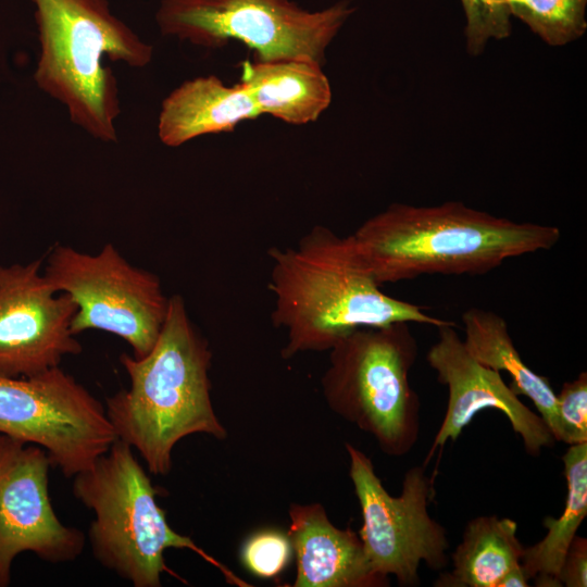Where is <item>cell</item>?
<instances>
[{
  "mask_svg": "<svg viewBox=\"0 0 587 587\" xmlns=\"http://www.w3.org/2000/svg\"><path fill=\"white\" fill-rule=\"evenodd\" d=\"M271 319L286 333L282 358L328 351L341 337L364 327L405 322L440 327L450 323L382 290L361 261L350 236L313 226L294 247L267 251Z\"/></svg>",
  "mask_w": 587,
  "mask_h": 587,
  "instance_id": "cell-1",
  "label": "cell"
},
{
  "mask_svg": "<svg viewBox=\"0 0 587 587\" xmlns=\"http://www.w3.org/2000/svg\"><path fill=\"white\" fill-rule=\"evenodd\" d=\"M349 236L361 261L384 286L422 275L486 274L509 259L550 250L561 230L448 201L391 203Z\"/></svg>",
  "mask_w": 587,
  "mask_h": 587,
  "instance_id": "cell-2",
  "label": "cell"
},
{
  "mask_svg": "<svg viewBox=\"0 0 587 587\" xmlns=\"http://www.w3.org/2000/svg\"><path fill=\"white\" fill-rule=\"evenodd\" d=\"M211 360L180 295L170 297L151 351L142 358L121 354L130 386L107 398L105 413L116 438L139 452L150 473L168 474L175 445L189 435L227 437L211 401Z\"/></svg>",
  "mask_w": 587,
  "mask_h": 587,
  "instance_id": "cell-3",
  "label": "cell"
},
{
  "mask_svg": "<svg viewBox=\"0 0 587 587\" xmlns=\"http://www.w3.org/2000/svg\"><path fill=\"white\" fill-rule=\"evenodd\" d=\"M40 52L34 78L91 137L115 142L117 79L103 58L142 68L153 47L111 11L108 0H32Z\"/></svg>",
  "mask_w": 587,
  "mask_h": 587,
  "instance_id": "cell-4",
  "label": "cell"
},
{
  "mask_svg": "<svg viewBox=\"0 0 587 587\" xmlns=\"http://www.w3.org/2000/svg\"><path fill=\"white\" fill-rule=\"evenodd\" d=\"M72 478L74 497L95 514L88 529L95 559L134 587L161 586V575L172 573L164 560L170 548L196 552L232 585L251 586L170 526L158 490L128 444L116 439Z\"/></svg>",
  "mask_w": 587,
  "mask_h": 587,
  "instance_id": "cell-5",
  "label": "cell"
},
{
  "mask_svg": "<svg viewBox=\"0 0 587 587\" xmlns=\"http://www.w3.org/2000/svg\"><path fill=\"white\" fill-rule=\"evenodd\" d=\"M321 386L328 408L401 457L420 435L421 402L410 383L419 346L410 323L355 329L329 350Z\"/></svg>",
  "mask_w": 587,
  "mask_h": 587,
  "instance_id": "cell-6",
  "label": "cell"
},
{
  "mask_svg": "<svg viewBox=\"0 0 587 587\" xmlns=\"http://www.w3.org/2000/svg\"><path fill=\"white\" fill-rule=\"evenodd\" d=\"M348 0L308 11L291 0H161L162 35L207 49L239 41L257 61L304 59L323 65L326 49L354 12Z\"/></svg>",
  "mask_w": 587,
  "mask_h": 587,
  "instance_id": "cell-7",
  "label": "cell"
},
{
  "mask_svg": "<svg viewBox=\"0 0 587 587\" xmlns=\"http://www.w3.org/2000/svg\"><path fill=\"white\" fill-rule=\"evenodd\" d=\"M42 271L52 288L77 305L74 335L98 329L126 341L135 358L151 351L170 302L158 275L130 264L111 242L95 254L55 245Z\"/></svg>",
  "mask_w": 587,
  "mask_h": 587,
  "instance_id": "cell-8",
  "label": "cell"
},
{
  "mask_svg": "<svg viewBox=\"0 0 587 587\" xmlns=\"http://www.w3.org/2000/svg\"><path fill=\"white\" fill-rule=\"evenodd\" d=\"M345 447L362 514L359 536L373 572L386 578L394 575L400 586L413 587L420 584L421 563L435 571L446 567L449 541L445 527L429 515L435 488L424 466L407 471L401 494L395 497L385 489L371 459L349 442Z\"/></svg>",
  "mask_w": 587,
  "mask_h": 587,
  "instance_id": "cell-9",
  "label": "cell"
},
{
  "mask_svg": "<svg viewBox=\"0 0 587 587\" xmlns=\"http://www.w3.org/2000/svg\"><path fill=\"white\" fill-rule=\"evenodd\" d=\"M0 434L43 448L67 478L117 439L104 405L60 366L32 377L0 375Z\"/></svg>",
  "mask_w": 587,
  "mask_h": 587,
  "instance_id": "cell-10",
  "label": "cell"
},
{
  "mask_svg": "<svg viewBox=\"0 0 587 587\" xmlns=\"http://www.w3.org/2000/svg\"><path fill=\"white\" fill-rule=\"evenodd\" d=\"M51 465L43 448L0 434V587L10 585L13 561L22 552L58 564L84 551L85 534L64 525L53 510Z\"/></svg>",
  "mask_w": 587,
  "mask_h": 587,
  "instance_id": "cell-11",
  "label": "cell"
},
{
  "mask_svg": "<svg viewBox=\"0 0 587 587\" xmlns=\"http://www.w3.org/2000/svg\"><path fill=\"white\" fill-rule=\"evenodd\" d=\"M43 258L0 264V375L32 377L83 351L72 332L73 299L43 275Z\"/></svg>",
  "mask_w": 587,
  "mask_h": 587,
  "instance_id": "cell-12",
  "label": "cell"
},
{
  "mask_svg": "<svg viewBox=\"0 0 587 587\" xmlns=\"http://www.w3.org/2000/svg\"><path fill=\"white\" fill-rule=\"evenodd\" d=\"M438 339L426 360L437 379L448 388V402L426 461L448 440H457L474 416L483 410L500 411L517 434L526 452L539 455L555 439L541 416L530 410L505 384L501 373L478 362L450 323L437 327Z\"/></svg>",
  "mask_w": 587,
  "mask_h": 587,
  "instance_id": "cell-13",
  "label": "cell"
},
{
  "mask_svg": "<svg viewBox=\"0 0 587 587\" xmlns=\"http://www.w3.org/2000/svg\"><path fill=\"white\" fill-rule=\"evenodd\" d=\"M288 537L297 560L292 587H386L366 559L359 533L336 527L321 503L289 507Z\"/></svg>",
  "mask_w": 587,
  "mask_h": 587,
  "instance_id": "cell-14",
  "label": "cell"
},
{
  "mask_svg": "<svg viewBox=\"0 0 587 587\" xmlns=\"http://www.w3.org/2000/svg\"><path fill=\"white\" fill-rule=\"evenodd\" d=\"M260 116L240 83L227 86L215 75L199 76L164 98L158 136L163 145L176 148L200 136L230 133L239 123Z\"/></svg>",
  "mask_w": 587,
  "mask_h": 587,
  "instance_id": "cell-15",
  "label": "cell"
},
{
  "mask_svg": "<svg viewBox=\"0 0 587 587\" xmlns=\"http://www.w3.org/2000/svg\"><path fill=\"white\" fill-rule=\"evenodd\" d=\"M239 83L261 116L268 114L290 125L315 122L332 101L322 65L310 60L245 61Z\"/></svg>",
  "mask_w": 587,
  "mask_h": 587,
  "instance_id": "cell-16",
  "label": "cell"
},
{
  "mask_svg": "<svg viewBox=\"0 0 587 587\" xmlns=\"http://www.w3.org/2000/svg\"><path fill=\"white\" fill-rule=\"evenodd\" d=\"M464 344L482 364L511 377L510 388L532 400L555 441L559 438L557 394L547 377L530 370L510 336L507 321L496 312L470 308L462 313Z\"/></svg>",
  "mask_w": 587,
  "mask_h": 587,
  "instance_id": "cell-17",
  "label": "cell"
},
{
  "mask_svg": "<svg viewBox=\"0 0 587 587\" xmlns=\"http://www.w3.org/2000/svg\"><path fill=\"white\" fill-rule=\"evenodd\" d=\"M516 523L508 517L482 515L471 520L452 553L451 572L441 573L437 587H499L521 565L524 547Z\"/></svg>",
  "mask_w": 587,
  "mask_h": 587,
  "instance_id": "cell-18",
  "label": "cell"
},
{
  "mask_svg": "<svg viewBox=\"0 0 587 587\" xmlns=\"http://www.w3.org/2000/svg\"><path fill=\"white\" fill-rule=\"evenodd\" d=\"M566 499L560 516H547L546 536L524 548L521 565L528 578L540 587H560L559 573L573 539L587 515V442L572 445L563 458Z\"/></svg>",
  "mask_w": 587,
  "mask_h": 587,
  "instance_id": "cell-19",
  "label": "cell"
},
{
  "mask_svg": "<svg viewBox=\"0 0 587 587\" xmlns=\"http://www.w3.org/2000/svg\"><path fill=\"white\" fill-rule=\"evenodd\" d=\"M511 15L550 46H564L587 29V0H505Z\"/></svg>",
  "mask_w": 587,
  "mask_h": 587,
  "instance_id": "cell-20",
  "label": "cell"
},
{
  "mask_svg": "<svg viewBox=\"0 0 587 587\" xmlns=\"http://www.w3.org/2000/svg\"><path fill=\"white\" fill-rule=\"evenodd\" d=\"M466 18L469 53L483 52L490 39H504L511 33V13L505 0H460Z\"/></svg>",
  "mask_w": 587,
  "mask_h": 587,
  "instance_id": "cell-21",
  "label": "cell"
},
{
  "mask_svg": "<svg viewBox=\"0 0 587 587\" xmlns=\"http://www.w3.org/2000/svg\"><path fill=\"white\" fill-rule=\"evenodd\" d=\"M291 542L287 534L277 529H263L251 535L241 549V561L253 575L273 578L288 565Z\"/></svg>",
  "mask_w": 587,
  "mask_h": 587,
  "instance_id": "cell-22",
  "label": "cell"
},
{
  "mask_svg": "<svg viewBox=\"0 0 587 587\" xmlns=\"http://www.w3.org/2000/svg\"><path fill=\"white\" fill-rule=\"evenodd\" d=\"M558 441L569 446L587 442V373L565 382L557 394Z\"/></svg>",
  "mask_w": 587,
  "mask_h": 587,
  "instance_id": "cell-23",
  "label": "cell"
},
{
  "mask_svg": "<svg viewBox=\"0 0 587 587\" xmlns=\"http://www.w3.org/2000/svg\"><path fill=\"white\" fill-rule=\"evenodd\" d=\"M559 580L566 587L587 586V539L575 536L562 562Z\"/></svg>",
  "mask_w": 587,
  "mask_h": 587,
  "instance_id": "cell-24",
  "label": "cell"
},
{
  "mask_svg": "<svg viewBox=\"0 0 587 587\" xmlns=\"http://www.w3.org/2000/svg\"><path fill=\"white\" fill-rule=\"evenodd\" d=\"M528 578L526 577L522 565L511 570L500 582L499 587H527Z\"/></svg>",
  "mask_w": 587,
  "mask_h": 587,
  "instance_id": "cell-25",
  "label": "cell"
}]
</instances>
